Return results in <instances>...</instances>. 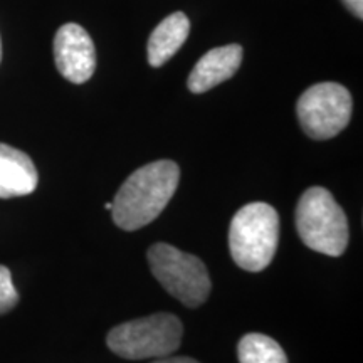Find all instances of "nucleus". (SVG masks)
<instances>
[{
    "label": "nucleus",
    "instance_id": "obj_1",
    "mask_svg": "<svg viewBox=\"0 0 363 363\" xmlns=\"http://www.w3.org/2000/svg\"><path fill=\"white\" fill-rule=\"evenodd\" d=\"M179 182L180 169L172 160H158L135 170L111 202L115 224L130 233L148 225L169 206Z\"/></svg>",
    "mask_w": 363,
    "mask_h": 363
},
{
    "label": "nucleus",
    "instance_id": "obj_2",
    "mask_svg": "<svg viewBox=\"0 0 363 363\" xmlns=\"http://www.w3.org/2000/svg\"><path fill=\"white\" fill-rule=\"evenodd\" d=\"M279 216L269 203L252 202L235 212L229 229V249L239 267L259 272L278 249Z\"/></svg>",
    "mask_w": 363,
    "mask_h": 363
},
{
    "label": "nucleus",
    "instance_id": "obj_3",
    "mask_svg": "<svg viewBox=\"0 0 363 363\" xmlns=\"http://www.w3.org/2000/svg\"><path fill=\"white\" fill-rule=\"evenodd\" d=\"M299 239L313 251L338 257L348 246V220L343 208L323 187H311L299 199L296 207Z\"/></svg>",
    "mask_w": 363,
    "mask_h": 363
},
{
    "label": "nucleus",
    "instance_id": "obj_4",
    "mask_svg": "<svg viewBox=\"0 0 363 363\" xmlns=\"http://www.w3.org/2000/svg\"><path fill=\"white\" fill-rule=\"evenodd\" d=\"M184 326L170 313H155L126 321L108 333L106 343L113 353L126 360L163 358L179 350Z\"/></svg>",
    "mask_w": 363,
    "mask_h": 363
},
{
    "label": "nucleus",
    "instance_id": "obj_5",
    "mask_svg": "<svg viewBox=\"0 0 363 363\" xmlns=\"http://www.w3.org/2000/svg\"><path fill=\"white\" fill-rule=\"evenodd\" d=\"M148 262L158 283L189 308L206 303L211 294V278L203 262L170 244L158 242L148 249Z\"/></svg>",
    "mask_w": 363,
    "mask_h": 363
},
{
    "label": "nucleus",
    "instance_id": "obj_6",
    "mask_svg": "<svg viewBox=\"0 0 363 363\" xmlns=\"http://www.w3.org/2000/svg\"><path fill=\"white\" fill-rule=\"evenodd\" d=\"M352 94L338 83H320L308 88L298 99L299 125L313 140L337 136L350 123Z\"/></svg>",
    "mask_w": 363,
    "mask_h": 363
},
{
    "label": "nucleus",
    "instance_id": "obj_7",
    "mask_svg": "<svg viewBox=\"0 0 363 363\" xmlns=\"http://www.w3.org/2000/svg\"><path fill=\"white\" fill-rule=\"evenodd\" d=\"M54 61L62 78L83 84L96 69V49L83 27L65 24L54 38Z\"/></svg>",
    "mask_w": 363,
    "mask_h": 363
},
{
    "label": "nucleus",
    "instance_id": "obj_8",
    "mask_svg": "<svg viewBox=\"0 0 363 363\" xmlns=\"http://www.w3.org/2000/svg\"><path fill=\"white\" fill-rule=\"evenodd\" d=\"M242 54L239 44L222 45L206 52L190 72L187 79L189 89L195 94H202L230 79L242 62Z\"/></svg>",
    "mask_w": 363,
    "mask_h": 363
},
{
    "label": "nucleus",
    "instance_id": "obj_9",
    "mask_svg": "<svg viewBox=\"0 0 363 363\" xmlns=\"http://www.w3.org/2000/svg\"><path fill=\"white\" fill-rule=\"evenodd\" d=\"M39 175L29 155L0 143V199L22 197L38 187Z\"/></svg>",
    "mask_w": 363,
    "mask_h": 363
},
{
    "label": "nucleus",
    "instance_id": "obj_10",
    "mask_svg": "<svg viewBox=\"0 0 363 363\" xmlns=\"http://www.w3.org/2000/svg\"><path fill=\"white\" fill-rule=\"evenodd\" d=\"M190 34V21L184 12L165 17L148 39L147 52L150 66L160 67L177 54Z\"/></svg>",
    "mask_w": 363,
    "mask_h": 363
},
{
    "label": "nucleus",
    "instance_id": "obj_11",
    "mask_svg": "<svg viewBox=\"0 0 363 363\" xmlns=\"http://www.w3.org/2000/svg\"><path fill=\"white\" fill-rule=\"evenodd\" d=\"M239 363H288L281 345L266 335L249 333L238 345Z\"/></svg>",
    "mask_w": 363,
    "mask_h": 363
},
{
    "label": "nucleus",
    "instance_id": "obj_12",
    "mask_svg": "<svg viewBox=\"0 0 363 363\" xmlns=\"http://www.w3.org/2000/svg\"><path fill=\"white\" fill-rule=\"evenodd\" d=\"M19 303V293L12 283V274L6 266H0V315L9 313Z\"/></svg>",
    "mask_w": 363,
    "mask_h": 363
},
{
    "label": "nucleus",
    "instance_id": "obj_13",
    "mask_svg": "<svg viewBox=\"0 0 363 363\" xmlns=\"http://www.w3.org/2000/svg\"><path fill=\"white\" fill-rule=\"evenodd\" d=\"M345 6L348 7V11H350L353 16H357L358 19H362L363 17V0H343Z\"/></svg>",
    "mask_w": 363,
    "mask_h": 363
},
{
    "label": "nucleus",
    "instance_id": "obj_14",
    "mask_svg": "<svg viewBox=\"0 0 363 363\" xmlns=\"http://www.w3.org/2000/svg\"><path fill=\"white\" fill-rule=\"evenodd\" d=\"M153 363H199L197 360L189 357H163V358H157Z\"/></svg>",
    "mask_w": 363,
    "mask_h": 363
},
{
    "label": "nucleus",
    "instance_id": "obj_15",
    "mask_svg": "<svg viewBox=\"0 0 363 363\" xmlns=\"http://www.w3.org/2000/svg\"><path fill=\"white\" fill-rule=\"evenodd\" d=\"M111 207H113V203H111V202L104 203V208H106V211H111Z\"/></svg>",
    "mask_w": 363,
    "mask_h": 363
},
{
    "label": "nucleus",
    "instance_id": "obj_16",
    "mask_svg": "<svg viewBox=\"0 0 363 363\" xmlns=\"http://www.w3.org/2000/svg\"><path fill=\"white\" fill-rule=\"evenodd\" d=\"M0 61H2V43H0Z\"/></svg>",
    "mask_w": 363,
    "mask_h": 363
}]
</instances>
